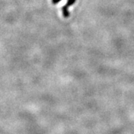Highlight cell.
I'll list each match as a JSON object with an SVG mask.
<instances>
[{
  "mask_svg": "<svg viewBox=\"0 0 134 134\" xmlns=\"http://www.w3.org/2000/svg\"><path fill=\"white\" fill-rule=\"evenodd\" d=\"M60 1H62V0H52V4L55 5V4H58V2H60Z\"/></svg>",
  "mask_w": 134,
  "mask_h": 134,
  "instance_id": "2",
  "label": "cell"
},
{
  "mask_svg": "<svg viewBox=\"0 0 134 134\" xmlns=\"http://www.w3.org/2000/svg\"><path fill=\"white\" fill-rule=\"evenodd\" d=\"M76 0H67V2L66 3V5H64L62 8V11H63V15L65 18H67L69 16V12L68 10V8L73 5L75 3Z\"/></svg>",
  "mask_w": 134,
  "mask_h": 134,
  "instance_id": "1",
  "label": "cell"
}]
</instances>
